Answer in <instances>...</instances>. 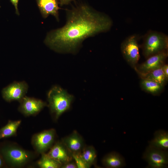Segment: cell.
Returning a JSON list of instances; mask_svg holds the SVG:
<instances>
[{
  "instance_id": "obj_1",
  "label": "cell",
  "mask_w": 168,
  "mask_h": 168,
  "mask_svg": "<svg viewBox=\"0 0 168 168\" xmlns=\"http://www.w3.org/2000/svg\"><path fill=\"white\" fill-rule=\"evenodd\" d=\"M112 24L106 15L82 5L68 11L66 24L50 32L45 42L56 51L74 52L85 39L108 30Z\"/></svg>"
},
{
  "instance_id": "obj_2",
  "label": "cell",
  "mask_w": 168,
  "mask_h": 168,
  "mask_svg": "<svg viewBox=\"0 0 168 168\" xmlns=\"http://www.w3.org/2000/svg\"><path fill=\"white\" fill-rule=\"evenodd\" d=\"M73 96L58 86L52 87L47 93L48 105L51 113L56 119L68 110Z\"/></svg>"
},
{
  "instance_id": "obj_3",
  "label": "cell",
  "mask_w": 168,
  "mask_h": 168,
  "mask_svg": "<svg viewBox=\"0 0 168 168\" xmlns=\"http://www.w3.org/2000/svg\"><path fill=\"white\" fill-rule=\"evenodd\" d=\"M0 154L7 165L13 167L24 166L35 157L33 152L15 144L7 145L0 149Z\"/></svg>"
},
{
  "instance_id": "obj_4",
  "label": "cell",
  "mask_w": 168,
  "mask_h": 168,
  "mask_svg": "<svg viewBox=\"0 0 168 168\" xmlns=\"http://www.w3.org/2000/svg\"><path fill=\"white\" fill-rule=\"evenodd\" d=\"M168 37L166 35L156 31L148 32L145 37L143 45L145 56L148 57L168 48Z\"/></svg>"
},
{
  "instance_id": "obj_5",
  "label": "cell",
  "mask_w": 168,
  "mask_h": 168,
  "mask_svg": "<svg viewBox=\"0 0 168 168\" xmlns=\"http://www.w3.org/2000/svg\"><path fill=\"white\" fill-rule=\"evenodd\" d=\"M142 158L147 162L149 167H166L168 164V151L149 145L143 154Z\"/></svg>"
},
{
  "instance_id": "obj_6",
  "label": "cell",
  "mask_w": 168,
  "mask_h": 168,
  "mask_svg": "<svg viewBox=\"0 0 168 168\" xmlns=\"http://www.w3.org/2000/svg\"><path fill=\"white\" fill-rule=\"evenodd\" d=\"M55 134V130L53 128L34 134L31 138V144L35 152L41 154L45 153L53 146Z\"/></svg>"
},
{
  "instance_id": "obj_7",
  "label": "cell",
  "mask_w": 168,
  "mask_h": 168,
  "mask_svg": "<svg viewBox=\"0 0 168 168\" xmlns=\"http://www.w3.org/2000/svg\"><path fill=\"white\" fill-rule=\"evenodd\" d=\"M121 48L126 61L135 68L140 58L137 36L134 35L128 37L122 43Z\"/></svg>"
},
{
  "instance_id": "obj_8",
  "label": "cell",
  "mask_w": 168,
  "mask_h": 168,
  "mask_svg": "<svg viewBox=\"0 0 168 168\" xmlns=\"http://www.w3.org/2000/svg\"><path fill=\"white\" fill-rule=\"evenodd\" d=\"M28 89V85L26 82H14L2 89V96L8 102L15 100L19 102L26 96Z\"/></svg>"
},
{
  "instance_id": "obj_9",
  "label": "cell",
  "mask_w": 168,
  "mask_h": 168,
  "mask_svg": "<svg viewBox=\"0 0 168 168\" xmlns=\"http://www.w3.org/2000/svg\"><path fill=\"white\" fill-rule=\"evenodd\" d=\"M19 102L18 110L26 116L37 114L47 105L46 103L41 100L26 96Z\"/></svg>"
},
{
  "instance_id": "obj_10",
  "label": "cell",
  "mask_w": 168,
  "mask_h": 168,
  "mask_svg": "<svg viewBox=\"0 0 168 168\" xmlns=\"http://www.w3.org/2000/svg\"><path fill=\"white\" fill-rule=\"evenodd\" d=\"M167 56V53L165 51L160 52L148 57L138 68H135L137 72L143 73L148 72L162 66Z\"/></svg>"
},
{
  "instance_id": "obj_11",
  "label": "cell",
  "mask_w": 168,
  "mask_h": 168,
  "mask_svg": "<svg viewBox=\"0 0 168 168\" xmlns=\"http://www.w3.org/2000/svg\"><path fill=\"white\" fill-rule=\"evenodd\" d=\"M47 154L62 165L73 160L72 154L62 142L56 143Z\"/></svg>"
},
{
  "instance_id": "obj_12",
  "label": "cell",
  "mask_w": 168,
  "mask_h": 168,
  "mask_svg": "<svg viewBox=\"0 0 168 168\" xmlns=\"http://www.w3.org/2000/svg\"><path fill=\"white\" fill-rule=\"evenodd\" d=\"M62 142L72 154L80 153L85 147L82 138L76 131L64 138Z\"/></svg>"
},
{
  "instance_id": "obj_13",
  "label": "cell",
  "mask_w": 168,
  "mask_h": 168,
  "mask_svg": "<svg viewBox=\"0 0 168 168\" xmlns=\"http://www.w3.org/2000/svg\"><path fill=\"white\" fill-rule=\"evenodd\" d=\"M36 2L43 17L46 18L51 15L58 21V0H36Z\"/></svg>"
},
{
  "instance_id": "obj_14",
  "label": "cell",
  "mask_w": 168,
  "mask_h": 168,
  "mask_svg": "<svg viewBox=\"0 0 168 168\" xmlns=\"http://www.w3.org/2000/svg\"><path fill=\"white\" fill-rule=\"evenodd\" d=\"M103 165L107 168H119L125 165L124 157L119 153L113 152L105 156L102 160Z\"/></svg>"
},
{
  "instance_id": "obj_15",
  "label": "cell",
  "mask_w": 168,
  "mask_h": 168,
  "mask_svg": "<svg viewBox=\"0 0 168 168\" xmlns=\"http://www.w3.org/2000/svg\"><path fill=\"white\" fill-rule=\"evenodd\" d=\"M149 145L165 150L168 149V133L165 131L159 130L156 131L153 138Z\"/></svg>"
},
{
  "instance_id": "obj_16",
  "label": "cell",
  "mask_w": 168,
  "mask_h": 168,
  "mask_svg": "<svg viewBox=\"0 0 168 168\" xmlns=\"http://www.w3.org/2000/svg\"><path fill=\"white\" fill-rule=\"evenodd\" d=\"M138 72L142 79L152 80L164 85L167 81L163 71L162 66L146 73Z\"/></svg>"
},
{
  "instance_id": "obj_17",
  "label": "cell",
  "mask_w": 168,
  "mask_h": 168,
  "mask_svg": "<svg viewBox=\"0 0 168 168\" xmlns=\"http://www.w3.org/2000/svg\"><path fill=\"white\" fill-rule=\"evenodd\" d=\"M21 122V120L9 121L5 125L0 129V139L15 136Z\"/></svg>"
},
{
  "instance_id": "obj_18",
  "label": "cell",
  "mask_w": 168,
  "mask_h": 168,
  "mask_svg": "<svg viewBox=\"0 0 168 168\" xmlns=\"http://www.w3.org/2000/svg\"><path fill=\"white\" fill-rule=\"evenodd\" d=\"M140 85L145 91L152 94L159 92L164 86L158 82L145 79H142L140 82Z\"/></svg>"
},
{
  "instance_id": "obj_19",
  "label": "cell",
  "mask_w": 168,
  "mask_h": 168,
  "mask_svg": "<svg viewBox=\"0 0 168 168\" xmlns=\"http://www.w3.org/2000/svg\"><path fill=\"white\" fill-rule=\"evenodd\" d=\"M41 156L37 162L38 166L41 168H59L62 164L49 156L46 153L41 154Z\"/></svg>"
},
{
  "instance_id": "obj_20",
  "label": "cell",
  "mask_w": 168,
  "mask_h": 168,
  "mask_svg": "<svg viewBox=\"0 0 168 168\" xmlns=\"http://www.w3.org/2000/svg\"><path fill=\"white\" fill-rule=\"evenodd\" d=\"M80 155L84 161L90 166L95 163L96 158V151L92 146L85 147Z\"/></svg>"
},
{
  "instance_id": "obj_21",
  "label": "cell",
  "mask_w": 168,
  "mask_h": 168,
  "mask_svg": "<svg viewBox=\"0 0 168 168\" xmlns=\"http://www.w3.org/2000/svg\"><path fill=\"white\" fill-rule=\"evenodd\" d=\"M72 156L77 168H89L91 167L82 159L80 153L72 154Z\"/></svg>"
},
{
  "instance_id": "obj_22",
  "label": "cell",
  "mask_w": 168,
  "mask_h": 168,
  "mask_svg": "<svg viewBox=\"0 0 168 168\" xmlns=\"http://www.w3.org/2000/svg\"><path fill=\"white\" fill-rule=\"evenodd\" d=\"M61 168H77V166L74 161L72 160L62 164Z\"/></svg>"
},
{
  "instance_id": "obj_23",
  "label": "cell",
  "mask_w": 168,
  "mask_h": 168,
  "mask_svg": "<svg viewBox=\"0 0 168 168\" xmlns=\"http://www.w3.org/2000/svg\"><path fill=\"white\" fill-rule=\"evenodd\" d=\"M12 4L15 7L16 10V13L18 15H19V12L18 8V4L19 0H10Z\"/></svg>"
},
{
  "instance_id": "obj_24",
  "label": "cell",
  "mask_w": 168,
  "mask_h": 168,
  "mask_svg": "<svg viewBox=\"0 0 168 168\" xmlns=\"http://www.w3.org/2000/svg\"><path fill=\"white\" fill-rule=\"evenodd\" d=\"M162 68L167 80L168 79V65H164L162 66Z\"/></svg>"
},
{
  "instance_id": "obj_25",
  "label": "cell",
  "mask_w": 168,
  "mask_h": 168,
  "mask_svg": "<svg viewBox=\"0 0 168 168\" xmlns=\"http://www.w3.org/2000/svg\"><path fill=\"white\" fill-rule=\"evenodd\" d=\"M73 0H59V4L61 6L67 5Z\"/></svg>"
},
{
  "instance_id": "obj_26",
  "label": "cell",
  "mask_w": 168,
  "mask_h": 168,
  "mask_svg": "<svg viewBox=\"0 0 168 168\" xmlns=\"http://www.w3.org/2000/svg\"><path fill=\"white\" fill-rule=\"evenodd\" d=\"M4 163L3 158L0 154V168L2 167L3 166Z\"/></svg>"
}]
</instances>
